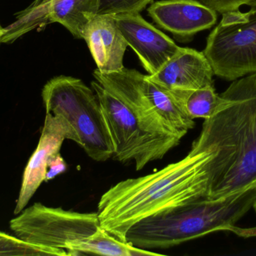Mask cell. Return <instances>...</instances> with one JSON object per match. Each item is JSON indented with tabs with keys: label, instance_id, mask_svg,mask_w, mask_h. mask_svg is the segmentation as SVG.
Listing matches in <instances>:
<instances>
[{
	"label": "cell",
	"instance_id": "obj_5",
	"mask_svg": "<svg viewBox=\"0 0 256 256\" xmlns=\"http://www.w3.org/2000/svg\"><path fill=\"white\" fill-rule=\"evenodd\" d=\"M96 81L114 93L150 132L182 139L195 126L171 91L154 82L148 75L123 68L118 72H93Z\"/></svg>",
	"mask_w": 256,
	"mask_h": 256
},
{
	"label": "cell",
	"instance_id": "obj_16",
	"mask_svg": "<svg viewBox=\"0 0 256 256\" xmlns=\"http://www.w3.org/2000/svg\"><path fill=\"white\" fill-rule=\"evenodd\" d=\"M171 92L183 106L186 114L194 120L210 118L228 102L225 96L216 93L214 85L197 90Z\"/></svg>",
	"mask_w": 256,
	"mask_h": 256
},
{
	"label": "cell",
	"instance_id": "obj_4",
	"mask_svg": "<svg viewBox=\"0 0 256 256\" xmlns=\"http://www.w3.org/2000/svg\"><path fill=\"white\" fill-rule=\"evenodd\" d=\"M46 113L62 119L70 127L72 141L96 162L114 156V147L98 98L80 79L56 77L42 90Z\"/></svg>",
	"mask_w": 256,
	"mask_h": 256
},
{
	"label": "cell",
	"instance_id": "obj_1",
	"mask_svg": "<svg viewBox=\"0 0 256 256\" xmlns=\"http://www.w3.org/2000/svg\"><path fill=\"white\" fill-rule=\"evenodd\" d=\"M221 95L228 103L204 120L190 151L201 159L207 201L256 189V73Z\"/></svg>",
	"mask_w": 256,
	"mask_h": 256
},
{
	"label": "cell",
	"instance_id": "obj_22",
	"mask_svg": "<svg viewBox=\"0 0 256 256\" xmlns=\"http://www.w3.org/2000/svg\"><path fill=\"white\" fill-rule=\"evenodd\" d=\"M228 231L243 238L256 237V226L251 227V228H239L234 225L232 228H230Z\"/></svg>",
	"mask_w": 256,
	"mask_h": 256
},
{
	"label": "cell",
	"instance_id": "obj_26",
	"mask_svg": "<svg viewBox=\"0 0 256 256\" xmlns=\"http://www.w3.org/2000/svg\"><path fill=\"white\" fill-rule=\"evenodd\" d=\"M0 27H1V25H0Z\"/></svg>",
	"mask_w": 256,
	"mask_h": 256
},
{
	"label": "cell",
	"instance_id": "obj_2",
	"mask_svg": "<svg viewBox=\"0 0 256 256\" xmlns=\"http://www.w3.org/2000/svg\"><path fill=\"white\" fill-rule=\"evenodd\" d=\"M200 163V156L189 152L156 172L114 185L98 205L100 227L126 242L128 230L138 221L176 206L203 201L206 187Z\"/></svg>",
	"mask_w": 256,
	"mask_h": 256
},
{
	"label": "cell",
	"instance_id": "obj_3",
	"mask_svg": "<svg viewBox=\"0 0 256 256\" xmlns=\"http://www.w3.org/2000/svg\"><path fill=\"white\" fill-rule=\"evenodd\" d=\"M256 189L214 201H192L132 225L126 242L144 249H167L218 231H228L254 207Z\"/></svg>",
	"mask_w": 256,
	"mask_h": 256
},
{
	"label": "cell",
	"instance_id": "obj_18",
	"mask_svg": "<svg viewBox=\"0 0 256 256\" xmlns=\"http://www.w3.org/2000/svg\"><path fill=\"white\" fill-rule=\"evenodd\" d=\"M0 255H58V252L48 248L26 243L16 237L0 231Z\"/></svg>",
	"mask_w": 256,
	"mask_h": 256
},
{
	"label": "cell",
	"instance_id": "obj_12",
	"mask_svg": "<svg viewBox=\"0 0 256 256\" xmlns=\"http://www.w3.org/2000/svg\"><path fill=\"white\" fill-rule=\"evenodd\" d=\"M213 69L204 53L192 48H180L154 75V82L170 91L194 90L214 85Z\"/></svg>",
	"mask_w": 256,
	"mask_h": 256
},
{
	"label": "cell",
	"instance_id": "obj_9",
	"mask_svg": "<svg viewBox=\"0 0 256 256\" xmlns=\"http://www.w3.org/2000/svg\"><path fill=\"white\" fill-rule=\"evenodd\" d=\"M128 46L138 56L149 75H154L176 55L180 47L146 21L140 13L112 15Z\"/></svg>",
	"mask_w": 256,
	"mask_h": 256
},
{
	"label": "cell",
	"instance_id": "obj_11",
	"mask_svg": "<svg viewBox=\"0 0 256 256\" xmlns=\"http://www.w3.org/2000/svg\"><path fill=\"white\" fill-rule=\"evenodd\" d=\"M148 12L161 28L180 41L191 40L218 21L216 11L196 0H162L150 5Z\"/></svg>",
	"mask_w": 256,
	"mask_h": 256
},
{
	"label": "cell",
	"instance_id": "obj_15",
	"mask_svg": "<svg viewBox=\"0 0 256 256\" xmlns=\"http://www.w3.org/2000/svg\"><path fill=\"white\" fill-rule=\"evenodd\" d=\"M99 255L108 256L160 255L161 254L136 247L112 236L102 227L90 237L76 243L68 256Z\"/></svg>",
	"mask_w": 256,
	"mask_h": 256
},
{
	"label": "cell",
	"instance_id": "obj_10",
	"mask_svg": "<svg viewBox=\"0 0 256 256\" xmlns=\"http://www.w3.org/2000/svg\"><path fill=\"white\" fill-rule=\"evenodd\" d=\"M72 130L62 119L46 113L37 148L24 170L14 214H19L24 210L39 186L44 181L50 158L60 153L64 140L72 141Z\"/></svg>",
	"mask_w": 256,
	"mask_h": 256
},
{
	"label": "cell",
	"instance_id": "obj_7",
	"mask_svg": "<svg viewBox=\"0 0 256 256\" xmlns=\"http://www.w3.org/2000/svg\"><path fill=\"white\" fill-rule=\"evenodd\" d=\"M249 6L222 14L203 51L214 74L226 81L256 73V0Z\"/></svg>",
	"mask_w": 256,
	"mask_h": 256
},
{
	"label": "cell",
	"instance_id": "obj_20",
	"mask_svg": "<svg viewBox=\"0 0 256 256\" xmlns=\"http://www.w3.org/2000/svg\"><path fill=\"white\" fill-rule=\"evenodd\" d=\"M201 3L220 14L238 10L244 5L250 6L256 0H200Z\"/></svg>",
	"mask_w": 256,
	"mask_h": 256
},
{
	"label": "cell",
	"instance_id": "obj_13",
	"mask_svg": "<svg viewBox=\"0 0 256 256\" xmlns=\"http://www.w3.org/2000/svg\"><path fill=\"white\" fill-rule=\"evenodd\" d=\"M82 39L99 72L111 73L124 68V56L128 45L112 15H96L86 27Z\"/></svg>",
	"mask_w": 256,
	"mask_h": 256
},
{
	"label": "cell",
	"instance_id": "obj_25",
	"mask_svg": "<svg viewBox=\"0 0 256 256\" xmlns=\"http://www.w3.org/2000/svg\"><path fill=\"white\" fill-rule=\"evenodd\" d=\"M2 30H3V28H2V27H0V32L2 31Z\"/></svg>",
	"mask_w": 256,
	"mask_h": 256
},
{
	"label": "cell",
	"instance_id": "obj_24",
	"mask_svg": "<svg viewBox=\"0 0 256 256\" xmlns=\"http://www.w3.org/2000/svg\"><path fill=\"white\" fill-rule=\"evenodd\" d=\"M2 33H3V30H2V31L0 32V43H1V36H2Z\"/></svg>",
	"mask_w": 256,
	"mask_h": 256
},
{
	"label": "cell",
	"instance_id": "obj_8",
	"mask_svg": "<svg viewBox=\"0 0 256 256\" xmlns=\"http://www.w3.org/2000/svg\"><path fill=\"white\" fill-rule=\"evenodd\" d=\"M97 213H79L36 203L10 221L16 237L68 256L70 249L100 228Z\"/></svg>",
	"mask_w": 256,
	"mask_h": 256
},
{
	"label": "cell",
	"instance_id": "obj_23",
	"mask_svg": "<svg viewBox=\"0 0 256 256\" xmlns=\"http://www.w3.org/2000/svg\"><path fill=\"white\" fill-rule=\"evenodd\" d=\"M254 210H255V211H256V198L255 202H254Z\"/></svg>",
	"mask_w": 256,
	"mask_h": 256
},
{
	"label": "cell",
	"instance_id": "obj_17",
	"mask_svg": "<svg viewBox=\"0 0 256 256\" xmlns=\"http://www.w3.org/2000/svg\"><path fill=\"white\" fill-rule=\"evenodd\" d=\"M52 1L54 0H34L25 10L20 12L16 16V21L3 29L1 43L14 42L22 35L46 25L45 15L46 8Z\"/></svg>",
	"mask_w": 256,
	"mask_h": 256
},
{
	"label": "cell",
	"instance_id": "obj_6",
	"mask_svg": "<svg viewBox=\"0 0 256 256\" xmlns=\"http://www.w3.org/2000/svg\"><path fill=\"white\" fill-rule=\"evenodd\" d=\"M114 147V157L121 162L134 161L136 170L160 160L180 139L162 136L148 130L132 111L98 81H92Z\"/></svg>",
	"mask_w": 256,
	"mask_h": 256
},
{
	"label": "cell",
	"instance_id": "obj_19",
	"mask_svg": "<svg viewBox=\"0 0 256 256\" xmlns=\"http://www.w3.org/2000/svg\"><path fill=\"white\" fill-rule=\"evenodd\" d=\"M153 0H100L98 15L140 13Z\"/></svg>",
	"mask_w": 256,
	"mask_h": 256
},
{
	"label": "cell",
	"instance_id": "obj_21",
	"mask_svg": "<svg viewBox=\"0 0 256 256\" xmlns=\"http://www.w3.org/2000/svg\"><path fill=\"white\" fill-rule=\"evenodd\" d=\"M67 170V164L60 153L54 155L48 162V169L45 175V182L50 181L57 176L66 172Z\"/></svg>",
	"mask_w": 256,
	"mask_h": 256
},
{
	"label": "cell",
	"instance_id": "obj_14",
	"mask_svg": "<svg viewBox=\"0 0 256 256\" xmlns=\"http://www.w3.org/2000/svg\"><path fill=\"white\" fill-rule=\"evenodd\" d=\"M100 0H54L46 8L45 24L58 23L75 38L82 39L84 30L98 15Z\"/></svg>",
	"mask_w": 256,
	"mask_h": 256
}]
</instances>
